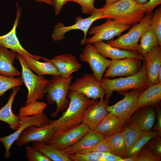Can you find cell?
<instances>
[{
	"label": "cell",
	"instance_id": "4",
	"mask_svg": "<svg viewBox=\"0 0 161 161\" xmlns=\"http://www.w3.org/2000/svg\"><path fill=\"white\" fill-rule=\"evenodd\" d=\"M73 77V75L67 78L60 75L53 76L44 89L47 103L53 105L55 103L56 104V110L51 114L53 118L56 117L59 113L66 110L68 106L70 100L67 96Z\"/></svg>",
	"mask_w": 161,
	"mask_h": 161
},
{
	"label": "cell",
	"instance_id": "10",
	"mask_svg": "<svg viewBox=\"0 0 161 161\" xmlns=\"http://www.w3.org/2000/svg\"><path fill=\"white\" fill-rule=\"evenodd\" d=\"M69 90L79 93L94 100L103 99L104 89L98 82L94 74H86L77 79L70 85Z\"/></svg>",
	"mask_w": 161,
	"mask_h": 161
},
{
	"label": "cell",
	"instance_id": "39",
	"mask_svg": "<svg viewBox=\"0 0 161 161\" xmlns=\"http://www.w3.org/2000/svg\"><path fill=\"white\" fill-rule=\"evenodd\" d=\"M136 161H161V157L154 154L145 145L136 154Z\"/></svg>",
	"mask_w": 161,
	"mask_h": 161
},
{
	"label": "cell",
	"instance_id": "36",
	"mask_svg": "<svg viewBox=\"0 0 161 161\" xmlns=\"http://www.w3.org/2000/svg\"><path fill=\"white\" fill-rule=\"evenodd\" d=\"M67 155L72 161H103V153H76Z\"/></svg>",
	"mask_w": 161,
	"mask_h": 161
},
{
	"label": "cell",
	"instance_id": "37",
	"mask_svg": "<svg viewBox=\"0 0 161 161\" xmlns=\"http://www.w3.org/2000/svg\"><path fill=\"white\" fill-rule=\"evenodd\" d=\"M111 152V147L107 136L93 146L78 153L85 154L93 152Z\"/></svg>",
	"mask_w": 161,
	"mask_h": 161
},
{
	"label": "cell",
	"instance_id": "17",
	"mask_svg": "<svg viewBox=\"0 0 161 161\" xmlns=\"http://www.w3.org/2000/svg\"><path fill=\"white\" fill-rule=\"evenodd\" d=\"M16 6V17L13 27L12 30L7 34L0 36V46L10 49L21 56L26 55L35 59L40 60L41 58V57L30 54L22 47L16 36V29L19 22L22 10L17 2Z\"/></svg>",
	"mask_w": 161,
	"mask_h": 161
},
{
	"label": "cell",
	"instance_id": "46",
	"mask_svg": "<svg viewBox=\"0 0 161 161\" xmlns=\"http://www.w3.org/2000/svg\"><path fill=\"white\" fill-rule=\"evenodd\" d=\"M38 2L43 3L54 6L53 0H33Z\"/></svg>",
	"mask_w": 161,
	"mask_h": 161
},
{
	"label": "cell",
	"instance_id": "9",
	"mask_svg": "<svg viewBox=\"0 0 161 161\" xmlns=\"http://www.w3.org/2000/svg\"><path fill=\"white\" fill-rule=\"evenodd\" d=\"M90 130L87 126L81 123L64 130L55 131L49 144L62 150L76 143Z\"/></svg>",
	"mask_w": 161,
	"mask_h": 161
},
{
	"label": "cell",
	"instance_id": "50",
	"mask_svg": "<svg viewBox=\"0 0 161 161\" xmlns=\"http://www.w3.org/2000/svg\"><path fill=\"white\" fill-rule=\"evenodd\" d=\"M158 80L159 82H161V67L160 69L158 72Z\"/></svg>",
	"mask_w": 161,
	"mask_h": 161
},
{
	"label": "cell",
	"instance_id": "47",
	"mask_svg": "<svg viewBox=\"0 0 161 161\" xmlns=\"http://www.w3.org/2000/svg\"><path fill=\"white\" fill-rule=\"evenodd\" d=\"M121 161H136V155L131 157L123 158Z\"/></svg>",
	"mask_w": 161,
	"mask_h": 161
},
{
	"label": "cell",
	"instance_id": "32",
	"mask_svg": "<svg viewBox=\"0 0 161 161\" xmlns=\"http://www.w3.org/2000/svg\"><path fill=\"white\" fill-rule=\"evenodd\" d=\"M121 132L124 139L127 151L136 141L148 132L137 130L127 126H124Z\"/></svg>",
	"mask_w": 161,
	"mask_h": 161
},
{
	"label": "cell",
	"instance_id": "27",
	"mask_svg": "<svg viewBox=\"0 0 161 161\" xmlns=\"http://www.w3.org/2000/svg\"><path fill=\"white\" fill-rule=\"evenodd\" d=\"M123 129V126L120 120L114 115L108 112L94 131L105 136H109L121 132Z\"/></svg>",
	"mask_w": 161,
	"mask_h": 161
},
{
	"label": "cell",
	"instance_id": "20",
	"mask_svg": "<svg viewBox=\"0 0 161 161\" xmlns=\"http://www.w3.org/2000/svg\"><path fill=\"white\" fill-rule=\"evenodd\" d=\"M99 53L105 58L112 60L125 58H134L144 61V57L137 52L123 49L109 45L103 41H98L93 44Z\"/></svg>",
	"mask_w": 161,
	"mask_h": 161
},
{
	"label": "cell",
	"instance_id": "6",
	"mask_svg": "<svg viewBox=\"0 0 161 161\" xmlns=\"http://www.w3.org/2000/svg\"><path fill=\"white\" fill-rule=\"evenodd\" d=\"M154 13L145 16L137 23L133 24L126 33L120 35L116 39L108 41L110 46L119 49L136 52L140 39L149 27Z\"/></svg>",
	"mask_w": 161,
	"mask_h": 161
},
{
	"label": "cell",
	"instance_id": "25",
	"mask_svg": "<svg viewBox=\"0 0 161 161\" xmlns=\"http://www.w3.org/2000/svg\"><path fill=\"white\" fill-rule=\"evenodd\" d=\"M161 100V82L149 85L140 94L138 100L139 109L155 106Z\"/></svg>",
	"mask_w": 161,
	"mask_h": 161
},
{
	"label": "cell",
	"instance_id": "16",
	"mask_svg": "<svg viewBox=\"0 0 161 161\" xmlns=\"http://www.w3.org/2000/svg\"><path fill=\"white\" fill-rule=\"evenodd\" d=\"M155 106H148L138 109L127 121L124 126L141 131H151L156 120ZM123 126V127H124Z\"/></svg>",
	"mask_w": 161,
	"mask_h": 161
},
{
	"label": "cell",
	"instance_id": "40",
	"mask_svg": "<svg viewBox=\"0 0 161 161\" xmlns=\"http://www.w3.org/2000/svg\"><path fill=\"white\" fill-rule=\"evenodd\" d=\"M161 136H156L146 144L145 145L154 154L161 157Z\"/></svg>",
	"mask_w": 161,
	"mask_h": 161
},
{
	"label": "cell",
	"instance_id": "2",
	"mask_svg": "<svg viewBox=\"0 0 161 161\" xmlns=\"http://www.w3.org/2000/svg\"><path fill=\"white\" fill-rule=\"evenodd\" d=\"M100 8L105 19L121 25L137 24L145 16L141 5L132 0H121Z\"/></svg>",
	"mask_w": 161,
	"mask_h": 161
},
{
	"label": "cell",
	"instance_id": "5",
	"mask_svg": "<svg viewBox=\"0 0 161 161\" xmlns=\"http://www.w3.org/2000/svg\"><path fill=\"white\" fill-rule=\"evenodd\" d=\"M17 59L22 68L21 77L28 90L25 105L34 101L42 100L49 80L43 76L35 74L27 65L22 56L18 53Z\"/></svg>",
	"mask_w": 161,
	"mask_h": 161
},
{
	"label": "cell",
	"instance_id": "18",
	"mask_svg": "<svg viewBox=\"0 0 161 161\" xmlns=\"http://www.w3.org/2000/svg\"><path fill=\"white\" fill-rule=\"evenodd\" d=\"M109 103V99H106L94 100L85 111L82 123L94 131L108 113L106 107Z\"/></svg>",
	"mask_w": 161,
	"mask_h": 161
},
{
	"label": "cell",
	"instance_id": "49",
	"mask_svg": "<svg viewBox=\"0 0 161 161\" xmlns=\"http://www.w3.org/2000/svg\"><path fill=\"white\" fill-rule=\"evenodd\" d=\"M148 0H136V2L139 4H143L146 3Z\"/></svg>",
	"mask_w": 161,
	"mask_h": 161
},
{
	"label": "cell",
	"instance_id": "34",
	"mask_svg": "<svg viewBox=\"0 0 161 161\" xmlns=\"http://www.w3.org/2000/svg\"><path fill=\"white\" fill-rule=\"evenodd\" d=\"M23 83L21 77L10 78L0 75V96H3L8 90L20 86Z\"/></svg>",
	"mask_w": 161,
	"mask_h": 161
},
{
	"label": "cell",
	"instance_id": "3",
	"mask_svg": "<svg viewBox=\"0 0 161 161\" xmlns=\"http://www.w3.org/2000/svg\"><path fill=\"white\" fill-rule=\"evenodd\" d=\"M140 70L133 75L116 79L102 78L100 82L105 92V99H109L114 91L124 92L130 89L143 91L148 86L145 62L143 61Z\"/></svg>",
	"mask_w": 161,
	"mask_h": 161
},
{
	"label": "cell",
	"instance_id": "21",
	"mask_svg": "<svg viewBox=\"0 0 161 161\" xmlns=\"http://www.w3.org/2000/svg\"><path fill=\"white\" fill-rule=\"evenodd\" d=\"M46 59L55 66L62 77H69L73 72L80 69L81 66L74 56L66 54L55 56L51 59Z\"/></svg>",
	"mask_w": 161,
	"mask_h": 161
},
{
	"label": "cell",
	"instance_id": "19",
	"mask_svg": "<svg viewBox=\"0 0 161 161\" xmlns=\"http://www.w3.org/2000/svg\"><path fill=\"white\" fill-rule=\"evenodd\" d=\"M144 59L149 86L159 83L158 73L161 67V47L158 46L153 47L146 54Z\"/></svg>",
	"mask_w": 161,
	"mask_h": 161
},
{
	"label": "cell",
	"instance_id": "23",
	"mask_svg": "<svg viewBox=\"0 0 161 161\" xmlns=\"http://www.w3.org/2000/svg\"><path fill=\"white\" fill-rule=\"evenodd\" d=\"M105 137L100 133L90 130L76 143L62 151L67 155L78 153L94 145Z\"/></svg>",
	"mask_w": 161,
	"mask_h": 161
},
{
	"label": "cell",
	"instance_id": "1",
	"mask_svg": "<svg viewBox=\"0 0 161 161\" xmlns=\"http://www.w3.org/2000/svg\"><path fill=\"white\" fill-rule=\"evenodd\" d=\"M67 97L70 102L66 111L58 119L49 121V123L54 127L55 131L64 130L82 123L85 111L95 100L71 90H69Z\"/></svg>",
	"mask_w": 161,
	"mask_h": 161
},
{
	"label": "cell",
	"instance_id": "48",
	"mask_svg": "<svg viewBox=\"0 0 161 161\" xmlns=\"http://www.w3.org/2000/svg\"><path fill=\"white\" fill-rule=\"evenodd\" d=\"M99 1L101 0H98ZM106 1V3L104 6H106L111 3H114L115 2L121 0H105ZM134 1H135L136 0H132Z\"/></svg>",
	"mask_w": 161,
	"mask_h": 161
},
{
	"label": "cell",
	"instance_id": "41",
	"mask_svg": "<svg viewBox=\"0 0 161 161\" xmlns=\"http://www.w3.org/2000/svg\"><path fill=\"white\" fill-rule=\"evenodd\" d=\"M72 1L77 3L81 6L82 13L83 14L91 15L96 9L94 3L95 0H66V2Z\"/></svg>",
	"mask_w": 161,
	"mask_h": 161
},
{
	"label": "cell",
	"instance_id": "7",
	"mask_svg": "<svg viewBox=\"0 0 161 161\" xmlns=\"http://www.w3.org/2000/svg\"><path fill=\"white\" fill-rule=\"evenodd\" d=\"M142 91L133 89L130 92H118L123 98L114 105L107 106L108 112L114 115L120 120L123 127L129 119L139 109L138 100Z\"/></svg>",
	"mask_w": 161,
	"mask_h": 161
},
{
	"label": "cell",
	"instance_id": "11",
	"mask_svg": "<svg viewBox=\"0 0 161 161\" xmlns=\"http://www.w3.org/2000/svg\"><path fill=\"white\" fill-rule=\"evenodd\" d=\"M19 119L20 126L13 133L4 137H0V141L4 145L5 149V158L9 159L11 156L10 150L13 144L17 139L22 132L27 127L32 125L40 126L48 123L50 120L44 113L35 116H20L18 114Z\"/></svg>",
	"mask_w": 161,
	"mask_h": 161
},
{
	"label": "cell",
	"instance_id": "24",
	"mask_svg": "<svg viewBox=\"0 0 161 161\" xmlns=\"http://www.w3.org/2000/svg\"><path fill=\"white\" fill-rule=\"evenodd\" d=\"M20 89V86L13 89L7 102L0 109V121L7 123L15 131L20 126L19 119L18 114H14L12 108L15 97Z\"/></svg>",
	"mask_w": 161,
	"mask_h": 161
},
{
	"label": "cell",
	"instance_id": "15",
	"mask_svg": "<svg viewBox=\"0 0 161 161\" xmlns=\"http://www.w3.org/2000/svg\"><path fill=\"white\" fill-rule=\"evenodd\" d=\"M141 61L138 59L131 58L112 60L110 64L104 73V77L113 78L117 76L126 77L134 75L141 69Z\"/></svg>",
	"mask_w": 161,
	"mask_h": 161
},
{
	"label": "cell",
	"instance_id": "22",
	"mask_svg": "<svg viewBox=\"0 0 161 161\" xmlns=\"http://www.w3.org/2000/svg\"><path fill=\"white\" fill-rule=\"evenodd\" d=\"M17 52L0 46V75L15 78L21 75V73L14 66Z\"/></svg>",
	"mask_w": 161,
	"mask_h": 161
},
{
	"label": "cell",
	"instance_id": "12",
	"mask_svg": "<svg viewBox=\"0 0 161 161\" xmlns=\"http://www.w3.org/2000/svg\"><path fill=\"white\" fill-rule=\"evenodd\" d=\"M130 27L131 25L120 24L113 20L107 19L103 24L90 28L89 34L93 36L86 39L85 44H93L98 41L110 40L115 36L120 35Z\"/></svg>",
	"mask_w": 161,
	"mask_h": 161
},
{
	"label": "cell",
	"instance_id": "29",
	"mask_svg": "<svg viewBox=\"0 0 161 161\" xmlns=\"http://www.w3.org/2000/svg\"><path fill=\"white\" fill-rule=\"evenodd\" d=\"M139 40L140 43L138 44L136 52L144 58L153 47L158 46L157 38L149 27L143 34Z\"/></svg>",
	"mask_w": 161,
	"mask_h": 161
},
{
	"label": "cell",
	"instance_id": "14",
	"mask_svg": "<svg viewBox=\"0 0 161 161\" xmlns=\"http://www.w3.org/2000/svg\"><path fill=\"white\" fill-rule=\"evenodd\" d=\"M79 58L82 62L89 64L99 83L112 61L100 55L93 45L90 43H86Z\"/></svg>",
	"mask_w": 161,
	"mask_h": 161
},
{
	"label": "cell",
	"instance_id": "45",
	"mask_svg": "<svg viewBox=\"0 0 161 161\" xmlns=\"http://www.w3.org/2000/svg\"><path fill=\"white\" fill-rule=\"evenodd\" d=\"M66 0H53L55 14L58 15L60 13L63 5L66 4Z\"/></svg>",
	"mask_w": 161,
	"mask_h": 161
},
{
	"label": "cell",
	"instance_id": "30",
	"mask_svg": "<svg viewBox=\"0 0 161 161\" xmlns=\"http://www.w3.org/2000/svg\"><path fill=\"white\" fill-rule=\"evenodd\" d=\"M107 137L111 147V153L123 158H126L127 150L121 131Z\"/></svg>",
	"mask_w": 161,
	"mask_h": 161
},
{
	"label": "cell",
	"instance_id": "8",
	"mask_svg": "<svg viewBox=\"0 0 161 161\" xmlns=\"http://www.w3.org/2000/svg\"><path fill=\"white\" fill-rule=\"evenodd\" d=\"M100 19L105 18L100 8H97L94 13L87 18H82L80 16L77 17L73 25L66 26L62 23H59L54 26L52 38L55 41H60L64 38L65 35L68 32L72 30H80L84 33L83 38L80 43L81 45H84L86 44V35L90 26L95 21Z\"/></svg>",
	"mask_w": 161,
	"mask_h": 161
},
{
	"label": "cell",
	"instance_id": "38",
	"mask_svg": "<svg viewBox=\"0 0 161 161\" xmlns=\"http://www.w3.org/2000/svg\"><path fill=\"white\" fill-rule=\"evenodd\" d=\"M25 149L26 156L28 161H52L43 154L32 146L27 145Z\"/></svg>",
	"mask_w": 161,
	"mask_h": 161
},
{
	"label": "cell",
	"instance_id": "33",
	"mask_svg": "<svg viewBox=\"0 0 161 161\" xmlns=\"http://www.w3.org/2000/svg\"><path fill=\"white\" fill-rule=\"evenodd\" d=\"M159 136L156 131L151 130L136 141L128 150L126 158L136 155L148 142L154 137Z\"/></svg>",
	"mask_w": 161,
	"mask_h": 161
},
{
	"label": "cell",
	"instance_id": "43",
	"mask_svg": "<svg viewBox=\"0 0 161 161\" xmlns=\"http://www.w3.org/2000/svg\"><path fill=\"white\" fill-rule=\"evenodd\" d=\"M157 122L151 130L156 131L159 136L161 135V109L159 103L157 105Z\"/></svg>",
	"mask_w": 161,
	"mask_h": 161
},
{
	"label": "cell",
	"instance_id": "31",
	"mask_svg": "<svg viewBox=\"0 0 161 161\" xmlns=\"http://www.w3.org/2000/svg\"><path fill=\"white\" fill-rule=\"evenodd\" d=\"M47 106L46 103L44 102L34 101L21 107L19 110V114L21 117L38 115L43 113Z\"/></svg>",
	"mask_w": 161,
	"mask_h": 161
},
{
	"label": "cell",
	"instance_id": "13",
	"mask_svg": "<svg viewBox=\"0 0 161 161\" xmlns=\"http://www.w3.org/2000/svg\"><path fill=\"white\" fill-rule=\"evenodd\" d=\"M54 131V127L49 123L40 126L31 125L22 132L16 143L19 146L27 145L31 142L49 144Z\"/></svg>",
	"mask_w": 161,
	"mask_h": 161
},
{
	"label": "cell",
	"instance_id": "44",
	"mask_svg": "<svg viewBox=\"0 0 161 161\" xmlns=\"http://www.w3.org/2000/svg\"><path fill=\"white\" fill-rule=\"evenodd\" d=\"M123 159L110 152L103 153V161H121Z\"/></svg>",
	"mask_w": 161,
	"mask_h": 161
},
{
	"label": "cell",
	"instance_id": "28",
	"mask_svg": "<svg viewBox=\"0 0 161 161\" xmlns=\"http://www.w3.org/2000/svg\"><path fill=\"white\" fill-rule=\"evenodd\" d=\"M32 147L53 161H72L68 156L49 144L33 142Z\"/></svg>",
	"mask_w": 161,
	"mask_h": 161
},
{
	"label": "cell",
	"instance_id": "35",
	"mask_svg": "<svg viewBox=\"0 0 161 161\" xmlns=\"http://www.w3.org/2000/svg\"><path fill=\"white\" fill-rule=\"evenodd\" d=\"M149 28L154 32L158 40V46L161 47V7L156 9L150 22Z\"/></svg>",
	"mask_w": 161,
	"mask_h": 161
},
{
	"label": "cell",
	"instance_id": "26",
	"mask_svg": "<svg viewBox=\"0 0 161 161\" xmlns=\"http://www.w3.org/2000/svg\"><path fill=\"white\" fill-rule=\"evenodd\" d=\"M21 56L29 68L38 75H48L53 76L60 75L55 65L46 58L41 57L44 62H41L28 56Z\"/></svg>",
	"mask_w": 161,
	"mask_h": 161
},
{
	"label": "cell",
	"instance_id": "42",
	"mask_svg": "<svg viewBox=\"0 0 161 161\" xmlns=\"http://www.w3.org/2000/svg\"><path fill=\"white\" fill-rule=\"evenodd\" d=\"M161 4V0H149L145 4L141 5L145 15L150 14L157 6Z\"/></svg>",
	"mask_w": 161,
	"mask_h": 161
}]
</instances>
